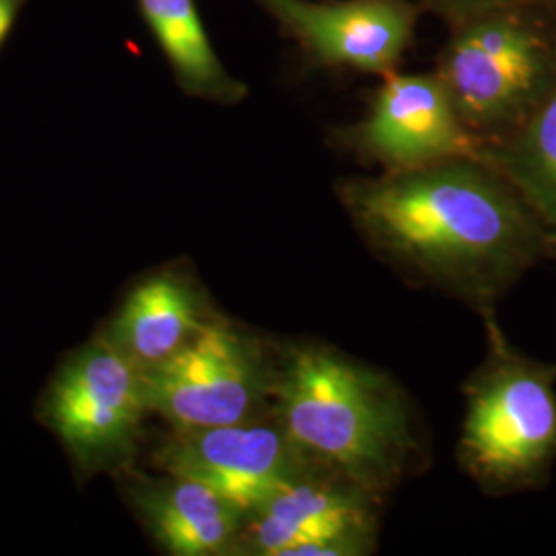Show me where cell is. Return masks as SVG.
<instances>
[{
	"label": "cell",
	"instance_id": "obj_5",
	"mask_svg": "<svg viewBox=\"0 0 556 556\" xmlns=\"http://www.w3.org/2000/svg\"><path fill=\"white\" fill-rule=\"evenodd\" d=\"M462 450L478 477L517 482L556 450V392L546 369L501 365L470 397Z\"/></svg>",
	"mask_w": 556,
	"mask_h": 556
},
{
	"label": "cell",
	"instance_id": "obj_4",
	"mask_svg": "<svg viewBox=\"0 0 556 556\" xmlns=\"http://www.w3.org/2000/svg\"><path fill=\"white\" fill-rule=\"evenodd\" d=\"M142 383L149 413L186 431L245 422L264 396L266 379L252 342L206 319L174 357L142 371Z\"/></svg>",
	"mask_w": 556,
	"mask_h": 556
},
{
	"label": "cell",
	"instance_id": "obj_15",
	"mask_svg": "<svg viewBox=\"0 0 556 556\" xmlns=\"http://www.w3.org/2000/svg\"><path fill=\"white\" fill-rule=\"evenodd\" d=\"M27 0H0V48L4 40L9 38L13 25L17 23L21 9L25 7Z\"/></svg>",
	"mask_w": 556,
	"mask_h": 556
},
{
	"label": "cell",
	"instance_id": "obj_14",
	"mask_svg": "<svg viewBox=\"0 0 556 556\" xmlns=\"http://www.w3.org/2000/svg\"><path fill=\"white\" fill-rule=\"evenodd\" d=\"M526 153L538 188L542 190L556 219V93L534 119L528 135Z\"/></svg>",
	"mask_w": 556,
	"mask_h": 556
},
{
	"label": "cell",
	"instance_id": "obj_10",
	"mask_svg": "<svg viewBox=\"0 0 556 556\" xmlns=\"http://www.w3.org/2000/svg\"><path fill=\"white\" fill-rule=\"evenodd\" d=\"M250 546L268 556L361 555L367 511L351 491L303 475L278 489L252 516Z\"/></svg>",
	"mask_w": 556,
	"mask_h": 556
},
{
	"label": "cell",
	"instance_id": "obj_8",
	"mask_svg": "<svg viewBox=\"0 0 556 556\" xmlns=\"http://www.w3.org/2000/svg\"><path fill=\"white\" fill-rule=\"evenodd\" d=\"M318 59L365 73H388L408 46L415 13L400 0H258Z\"/></svg>",
	"mask_w": 556,
	"mask_h": 556
},
{
	"label": "cell",
	"instance_id": "obj_7",
	"mask_svg": "<svg viewBox=\"0 0 556 556\" xmlns=\"http://www.w3.org/2000/svg\"><path fill=\"white\" fill-rule=\"evenodd\" d=\"M542 48L516 21H478L452 43L443 64V85L459 118L491 126L514 114L536 89Z\"/></svg>",
	"mask_w": 556,
	"mask_h": 556
},
{
	"label": "cell",
	"instance_id": "obj_6",
	"mask_svg": "<svg viewBox=\"0 0 556 556\" xmlns=\"http://www.w3.org/2000/svg\"><path fill=\"white\" fill-rule=\"evenodd\" d=\"M299 452L285 429L245 420L178 431L160 462L167 475L199 480L250 517L301 475Z\"/></svg>",
	"mask_w": 556,
	"mask_h": 556
},
{
	"label": "cell",
	"instance_id": "obj_11",
	"mask_svg": "<svg viewBox=\"0 0 556 556\" xmlns=\"http://www.w3.org/2000/svg\"><path fill=\"white\" fill-rule=\"evenodd\" d=\"M135 505L151 536L178 556L225 555L236 548L248 521L229 498L176 475L140 484Z\"/></svg>",
	"mask_w": 556,
	"mask_h": 556
},
{
	"label": "cell",
	"instance_id": "obj_3",
	"mask_svg": "<svg viewBox=\"0 0 556 556\" xmlns=\"http://www.w3.org/2000/svg\"><path fill=\"white\" fill-rule=\"evenodd\" d=\"M147 413L142 371L103 337L66 361L43 400L46 425L83 475L130 459Z\"/></svg>",
	"mask_w": 556,
	"mask_h": 556
},
{
	"label": "cell",
	"instance_id": "obj_13",
	"mask_svg": "<svg viewBox=\"0 0 556 556\" xmlns=\"http://www.w3.org/2000/svg\"><path fill=\"white\" fill-rule=\"evenodd\" d=\"M139 7L186 93L219 103H236L245 96V87L217 56L194 0H139Z\"/></svg>",
	"mask_w": 556,
	"mask_h": 556
},
{
	"label": "cell",
	"instance_id": "obj_1",
	"mask_svg": "<svg viewBox=\"0 0 556 556\" xmlns=\"http://www.w3.org/2000/svg\"><path fill=\"white\" fill-rule=\"evenodd\" d=\"M367 236L427 273L484 282L516 268L534 231L495 181L472 167L433 163L351 190Z\"/></svg>",
	"mask_w": 556,
	"mask_h": 556
},
{
	"label": "cell",
	"instance_id": "obj_2",
	"mask_svg": "<svg viewBox=\"0 0 556 556\" xmlns=\"http://www.w3.org/2000/svg\"><path fill=\"white\" fill-rule=\"evenodd\" d=\"M277 396L282 429L299 450L361 486L388 482L408 452L406 417L394 390L332 353H295Z\"/></svg>",
	"mask_w": 556,
	"mask_h": 556
},
{
	"label": "cell",
	"instance_id": "obj_9",
	"mask_svg": "<svg viewBox=\"0 0 556 556\" xmlns=\"http://www.w3.org/2000/svg\"><path fill=\"white\" fill-rule=\"evenodd\" d=\"M365 147L402 169L456 160L472 153V140L443 80L396 75L381 87L363 124Z\"/></svg>",
	"mask_w": 556,
	"mask_h": 556
},
{
	"label": "cell",
	"instance_id": "obj_12",
	"mask_svg": "<svg viewBox=\"0 0 556 556\" xmlns=\"http://www.w3.org/2000/svg\"><path fill=\"white\" fill-rule=\"evenodd\" d=\"M204 321L194 287L174 273H161L140 282L101 337L140 371H149L181 351Z\"/></svg>",
	"mask_w": 556,
	"mask_h": 556
}]
</instances>
